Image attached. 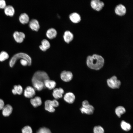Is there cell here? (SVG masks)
Segmentation results:
<instances>
[{"instance_id":"12","label":"cell","mask_w":133,"mask_h":133,"mask_svg":"<svg viewBox=\"0 0 133 133\" xmlns=\"http://www.w3.org/2000/svg\"><path fill=\"white\" fill-rule=\"evenodd\" d=\"M64 92L63 89L61 88H56L54 89L52 95L55 100L61 98Z\"/></svg>"},{"instance_id":"11","label":"cell","mask_w":133,"mask_h":133,"mask_svg":"<svg viewBox=\"0 0 133 133\" xmlns=\"http://www.w3.org/2000/svg\"><path fill=\"white\" fill-rule=\"evenodd\" d=\"M32 81L33 88L37 91H41L44 88L43 82L36 80H32Z\"/></svg>"},{"instance_id":"33","label":"cell","mask_w":133,"mask_h":133,"mask_svg":"<svg viewBox=\"0 0 133 133\" xmlns=\"http://www.w3.org/2000/svg\"><path fill=\"white\" fill-rule=\"evenodd\" d=\"M89 104V102L87 100H84L82 102V106L83 107H86Z\"/></svg>"},{"instance_id":"16","label":"cell","mask_w":133,"mask_h":133,"mask_svg":"<svg viewBox=\"0 0 133 133\" xmlns=\"http://www.w3.org/2000/svg\"><path fill=\"white\" fill-rule=\"evenodd\" d=\"M64 41L67 43H69L73 39L74 35L73 33L69 30L65 31L63 35Z\"/></svg>"},{"instance_id":"29","label":"cell","mask_w":133,"mask_h":133,"mask_svg":"<svg viewBox=\"0 0 133 133\" xmlns=\"http://www.w3.org/2000/svg\"><path fill=\"white\" fill-rule=\"evenodd\" d=\"M94 133H104L103 128L100 126H95L93 129Z\"/></svg>"},{"instance_id":"15","label":"cell","mask_w":133,"mask_h":133,"mask_svg":"<svg viewBox=\"0 0 133 133\" xmlns=\"http://www.w3.org/2000/svg\"><path fill=\"white\" fill-rule=\"evenodd\" d=\"M75 98V96L74 94L71 92L66 93L64 97V99L65 101L70 104L74 102Z\"/></svg>"},{"instance_id":"31","label":"cell","mask_w":133,"mask_h":133,"mask_svg":"<svg viewBox=\"0 0 133 133\" xmlns=\"http://www.w3.org/2000/svg\"><path fill=\"white\" fill-rule=\"evenodd\" d=\"M36 133H52L50 130L46 127H43L40 128Z\"/></svg>"},{"instance_id":"23","label":"cell","mask_w":133,"mask_h":133,"mask_svg":"<svg viewBox=\"0 0 133 133\" xmlns=\"http://www.w3.org/2000/svg\"><path fill=\"white\" fill-rule=\"evenodd\" d=\"M4 12L5 14L8 16H13L15 13L14 8L11 5L6 6L4 8Z\"/></svg>"},{"instance_id":"13","label":"cell","mask_w":133,"mask_h":133,"mask_svg":"<svg viewBox=\"0 0 133 133\" xmlns=\"http://www.w3.org/2000/svg\"><path fill=\"white\" fill-rule=\"evenodd\" d=\"M29 26L32 30L36 31H38L40 28L38 21L35 19H33L29 21Z\"/></svg>"},{"instance_id":"25","label":"cell","mask_w":133,"mask_h":133,"mask_svg":"<svg viewBox=\"0 0 133 133\" xmlns=\"http://www.w3.org/2000/svg\"><path fill=\"white\" fill-rule=\"evenodd\" d=\"M23 91V88L20 85H15L14 86V88L12 90V93L14 95L17 94L21 95Z\"/></svg>"},{"instance_id":"27","label":"cell","mask_w":133,"mask_h":133,"mask_svg":"<svg viewBox=\"0 0 133 133\" xmlns=\"http://www.w3.org/2000/svg\"><path fill=\"white\" fill-rule=\"evenodd\" d=\"M120 126L123 130L126 131H128L131 129V125L124 120H122L121 121Z\"/></svg>"},{"instance_id":"22","label":"cell","mask_w":133,"mask_h":133,"mask_svg":"<svg viewBox=\"0 0 133 133\" xmlns=\"http://www.w3.org/2000/svg\"><path fill=\"white\" fill-rule=\"evenodd\" d=\"M31 104L34 107H36L40 106L42 103L41 98L39 96H36L30 100Z\"/></svg>"},{"instance_id":"19","label":"cell","mask_w":133,"mask_h":133,"mask_svg":"<svg viewBox=\"0 0 133 133\" xmlns=\"http://www.w3.org/2000/svg\"><path fill=\"white\" fill-rule=\"evenodd\" d=\"M2 110L3 115L4 116H8L12 113L13 108L10 105L7 104L4 106Z\"/></svg>"},{"instance_id":"21","label":"cell","mask_w":133,"mask_h":133,"mask_svg":"<svg viewBox=\"0 0 133 133\" xmlns=\"http://www.w3.org/2000/svg\"><path fill=\"white\" fill-rule=\"evenodd\" d=\"M50 47V44L49 41L46 39H43L41 42V44L39 46L40 49L43 51H45Z\"/></svg>"},{"instance_id":"1","label":"cell","mask_w":133,"mask_h":133,"mask_svg":"<svg viewBox=\"0 0 133 133\" xmlns=\"http://www.w3.org/2000/svg\"><path fill=\"white\" fill-rule=\"evenodd\" d=\"M86 62L87 66L89 68L97 70H100L103 67L105 61L101 55L94 54L87 57Z\"/></svg>"},{"instance_id":"30","label":"cell","mask_w":133,"mask_h":133,"mask_svg":"<svg viewBox=\"0 0 133 133\" xmlns=\"http://www.w3.org/2000/svg\"><path fill=\"white\" fill-rule=\"evenodd\" d=\"M22 133H32L33 131L31 128L29 126H24L22 129Z\"/></svg>"},{"instance_id":"28","label":"cell","mask_w":133,"mask_h":133,"mask_svg":"<svg viewBox=\"0 0 133 133\" xmlns=\"http://www.w3.org/2000/svg\"><path fill=\"white\" fill-rule=\"evenodd\" d=\"M9 57V55L6 51H2L0 53V61H3L8 59Z\"/></svg>"},{"instance_id":"2","label":"cell","mask_w":133,"mask_h":133,"mask_svg":"<svg viewBox=\"0 0 133 133\" xmlns=\"http://www.w3.org/2000/svg\"><path fill=\"white\" fill-rule=\"evenodd\" d=\"M19 59H20V62L23 66H30L31 65L32 61L31 57L26 53L20 52L16 54L11 58L9 63L10 66L11 67L13 66Z\"/></svg>"},{"instance_id":"3","label":"cell","mask_w":133,"mask_h":133,"mask_svg":"<svg viewBox=\"0 0 133 133\" xmlns=\"http://www.w3.org/2000/svg\"><path fill=\"white\" fill-rule=\"evenodd\" d=\"M106 82L108 87L113 89L119 88L121 85L120 81L115 75L107 79Z\"/></svg>"},{"instance_id":"9","label":"cell","mask_w":133,"mask_h":133,"mask_svg":"<svg viewBox=\"0 0 133 133\" xmlns=\"http://www.w3.org/2000/svg\"><path fill=\"white\" fill-rule=\"evenodd\" d=\"M13 36L16 41L18 43H22L25 36L24 33L17 31H15L14 33Z\"/></svg>"},{"instance_id":"7","label":"cell","mask_w":133,"mask_h":133,"mask_svg":"<svg viewBox=\"0 0 133 133\" xmlns=\"http://www.w3.org/2000/svg\"><path fill=\"white\" fill-rule=\"evenodd\" d=\"M73 77L72 73L70 71L64 70L60 74V78L64 81L68 82L71 81Z\"/></svg>"},{"instance_id":"32","label":"cell","mask_w":133,"mask_h":133,"mask_svg":"<svg viewBox=\"0 0 133 133\" xmlns=\"http://www.w3.org/2000/svg\"><path fill=\"white\" fill-rule=\"evenodd\" d=\"M5 1L4 0H0V8L4 9L6 6Z\"/></svg>"},{"instance_id":"4","label":"cell","mask_w":133,"mask_h":133,"mask_svg":"<svg viewBox=\"0 0 133 133\" xmlns=\"http://www.w3.org/2000/svg\"><path fill=\"white\" fill-rule=\"evenodd\" d=\"M59 105L58 102L56 100H47L45 102V109L49 112H53L55 111L54 108L58 107Z\"/></svg>"},{"instance_id":"14","label":"cell","mask_w":133,"mask_h":133,"mask_svg":"<svg viewBox=\"0 0 133 133\" xmlns=\"http://www.w3.org/2000/svg\"><path fill=\"white\" fill-rule=\"evenodd\" d=\"M80 109L82 113L90 115L93 114L94 108L93 106L89 104L85 107H82Z\"/></svg>"},{"instance_id":"18","label":"cell","mask_w":133,"mask_h":133,"mask_svg":"<svg viewBox=\"0 0 133 133\" xmlns=\"http://www.w3.org/2000/svg\"><path fill=\"white\" fill-rule=\"evenodd\" d=\"M43 82L45 87L50 90L54 89L56 86L55 82L50 79L45 80Z\"/></svg>"},{"instance_id":"34","label":"cell","mask_w":133,"mask_h":133,"mask_svg":"<svg viewBox=\"0 0 133 133\" xmlns=\"http://www.w3.org/2000/svg\"><path fill=\"white\" fill-rule=\"evenodd\" d=\"M4 106V102L2 99H0V110H2Z\"/></svg>"},{"instance_id":"5","label":"cell","mask_w":133,"mask_h":133,"mask_svg":"<svg viewBox=\"0 0 133 133\" xmlns=\"http://www.w3.org/2000/svg\"><path fill=\"white\" fill-rule=\"evenodd\" d=\"M49 79V76L46 72L43 71L38 70L34 73L32 81L36 80L44 82L45 80Z\"/></svg>"},{"instance_id":"17","label":"cell","mask_w":133,"mask_h":133,"mask_svg":"<svg viewBox=\"0 0 133 133\" xmlns=\"http://www.w3.org/2000/svg\"><path fill=\"white\" fill-rule=\"evenodd\" d=\"M69 17L71 21L74 23H78L81 20L80 15L76 12L70 14L69 15Z\"/></svg>"},{"instance_id":"26","label":"cell","mask_w":133,"mask_h":133,"mask_svg":"<svg viewBox=\"0 0 133 133\" xmlns=\"http://www.w3.org/2000/svg\"><path fill=\"white\" fill-rule=\"evenodd\" d=\"M126 112L125 108L122 106L117 107L115 110L116 114L119 117H120L121 115L125 113Z\"/></svg>"},{"instance_id":"24","label":"cell","mask_w":133,"mask_h":133,"mask_svg":"<svg viewBox=\"0 0 133 133\" xmlns=\"http://www.w3.org/2000/svg\"><path fill=\"white\" fill-rule=\"evenodd\" d=\"M29 18L28 15L25 13L21 14L19 17L20 22L23 24L27 23L29 21Z\"/></svg>"},{"instance_id":"10","label":"cell","mask_w":133,"mask_h":133,"mask_svg":"<svg viewBox=\"0 0 133 133\" xmlns=\"http://www.w3.org/2000/svg\"><path fill=\"white\" fill-rule=\"evenodd\" d=\"M35 89L32 86H27L25 89L24 95V96L28 98H32L35 95Z\"/></svg>"},{"instance_id":"6","label":"cell","mask_w":133,"mask_h":133,"mask_svg":"<svg viewBox=\"0 0 133 133\" xmlns=\"http://www.w3.org/2000/svg\"><path fill=\"white\" fill-rule=\"evenodd\" d=\"M90 5L93 9L99 11L102 9L104 4L103 2L99 0H92L91 1Z\"/></svg>"},{"instance_id":"8","label":"cell","mask_w":133,"mask_h":133,"mask_svg":"<svg viewBox=\"0 0 133 133\" xmlns=\"http://www.w3.org/2000/svg\"><path fill=\"white\" fill-rule=\"evenodd\" d=\"M115 11L117 15L121 16L125 15L126 12V9L124 5L122 4H119L116 7Z\"/></svg>"},{"instance_id":"20","label":"cell","mask_w":133,"mask_h":133,"mask_svg":"<svg viewBox=\"0 0 133 133\" xmlns=\"http://www.w3.org/2000/svg\"><path fill=\"white\" fill-rule=\"evenodd\" d=\"M57 34L56 30L54 28H51L47 30L46 34L48 38L50 39H52L56 36Z\"/></svg>"}]
</instances>
